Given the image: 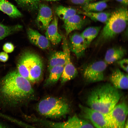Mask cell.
Listing matches in <instances>:
<instances>
[{"instance_id": "9a60e30c", "label": "cell", "mask_w": 128, "mask_h": 128, "mask_svg": "<svg viewBox=\"0 0 128 128\" xmlns=\"http://www.w3.org/2000/svg\"><path fill=\"white\" fill-rule=\"evenodd\" d=\"M27 34L30 41L40 48L45 49L50 46V41L45 36L36 30L29 28L27 30Z\"/></svg>"}, {"instance_id": "484cf974", "label": "cell", "mask_w": 128, "mask_h": 128, "mask_svg": "<svg viewBox=\"0 0 128 128\" xmlns=\"http://www.w3.org/2000/svg\"><path fill=\"white\" fill-rule=\"evenodd\" d=\"M14 45L10 42H7L3 46V50L6 53L12 52L14 51Z\"/></svg>"}, {"instance_id": "83f0119b", "label": "cell", "mask_w": 128, "mask_h": 128, "mask_svg": "<svg viewBox=\"0 0 128 128\" xmlns=\"http://www.w3.org/2000/svg\"><path fill=\"white\" fill-rule=\"evenodd\" d=\"M73 4L77 5H85L94 1V0H70Z\"/></svg>"}, {"instance_id": "ba28073f", "label": "cell", "mask_w": 128, "mask_h": 128, "mask_svg": "<svg viewBox=\"0 0 128 128\" xmlns=\"http://www.w3.org/2000/svg\"><path fill=\"white\" fill-rule=\"evenodd\" d=\"M79 107L81 117L90 121L96 128H110L106 114L88 106L80 105Z\"/></svg>"}, {"instance_id": "f1b7e54d", "label": "cell", "mask_w": 128, "mask_h": 128, "mask_svg": "<svg viewBox=\"0 0 128 128\" xmlns=\"http://www.w3.org/2000/svg\"><path fill=\"white\" fill-rule=\"evenodd\" d=\"M9 58V56L7 53L5 52L0 53V61L3 62L7 61Z\"/></svg>"}, {"instance_id": "30bf717a", "label": "cell", "mask_w": 128, "mask_h": 128, "mask_svg": "<svg viewBox=\"0 0 128 128\" xmlns=\"http://www.w3.org/2000/svg\"><path fill=\"white\" fill-rule=\"evenodd\" d=\"M36 19V23L40 28L46 30L53 18V14L51 8L46 5L40 4Z\"/></svg>"}, {"instance_id": "d6986e66", "label": "cell", "mask_w": 128, "mask_h": 128, "mask_svg": "<svg viewBox=\"0 0 128 128\" xmlns=\"http://www.w3.org/2000/svg\"><path fill=\"white\" fill-rule=\"evenodd\" d=\"M110 0H102L94 2H90L83 5V9L87 12H102L108 7L107 3Z\"/></svg>"}, {"instance_id": "e0dca14e", "label": "cell", "mask_w": 128, "mask_h": 128, "mask_svg": "<svg viewBox=\"0 0 128 128\" xmlns=\"http://www.w3.org/2000/svg\"><path fill=\"white\" fill-rule=\"evenodd\" d=\"M0 11L13 18L20 17L22 16L15 5L6 0H0Z\"/></svg>"}, {"instance_id": "ac0fdd59", "label": "cell", "mask_w": 128, "mask_h": 128, "mask_svg": "<svg viewBox=\"0 0 128 128\" xmlns=\"http://www.w3.org/2000/svg\"><path fill=\"white\" fill-rule=\"evenodd\" d=\"M99 26H91L85 29L80 34L88 47L97 36L101 29Z\"/></svg>"}, {"instance_id": "7402d4cb", "label": "cell", "mask_w": 128, "mask_h": 128, "mask_svg": "<svg viewBox=\"0 0 128 128\" xmlns=\"http://www.w3.org/2000/svg\"><path fill=\"white\" fill-rule=\"evenodd\" d=\"M65 54L63 51L55 52L51 57L49 62L48 69L57 66H64L66 62Z\"/></svg>"}, {"instance_id": "d4e9b609", "label": "cell", "mask_w": 128, "mask_h": 128, "mask_svg": "<svg viewBox=\"0 0 128 128\" xmlns=\"http://www.w3.org/2000/svg\"><path fill=\"white\" fill-rule=\"evenodd\" d=\"M22 27V26L19 25L8 26L0 24V40L14 32L20 30Z\"/></svg>"}, {"instance_id": "5b68a950", "label": "cell", "mask_w": 128, "mask_h": 128, "mask_svg": "<svg viewBox=\"0 0 128 128\" xmlns=\"http://www.w3.org/2000/svg\"><path fill=\"white\" fill-rule=\"evenodd\" d=\"M37 110L41 115L50 118H58L69 112V105L64 99L48 97L41 100L38 104Z\"/></svg>"}, {"instance_id": "44dd1931", "label": "cell", "mask_w": 128, "mask_h": 128, "mask_svg": "<svg viewBox=\"0 0 128 128\" xmlns=\"http://www.w3.org/2000/svg\"><path fill=\"white\" fill-rule=\"evenodd\" d=\"M64 66H57L52 68L49 71V76L46 81L45 85H52L56 82L60 78Z\"/></svg>"}, {"instance_id": "4fadbf2b", "label": "cell", "mask_w": 128, "mask_h": 128, "mask_svg": "<svg viewBox=\"0 0 128 128\" xmlns=\"http://www.w3.org/2000/svg\"><path fill=\"white\" fill-rule=\"evenodd\" d=\"M58 18L55 15L47 27L45 33V37L54 45L59 43L62 39V36L58 31Z\"/></svg>"}, {"instance_id": "603a6c76", "label": "cell", "mask_w": 128, "mask_h": 128, "mask_svg": "<svg viewBox=\"0 0 128 128\" xmlns=\"http://www.w3.org/2000/svg\"><path fill=\"white\" fill-rule=\"evenodd\" d=\"M55 12L58 16L64 21L70 17L77 14V11L73 8L59 5L56 8Z\"/></svg>"}, {"instance_id": "7c38bea8", "label": "cell", "mask_w": 128, "mask_h": 128, "mask_svg": "<svg viewBox=\"0 0 128 128\" xmlns=\"http://www.w3.org/2000/svg\"><path fill=\"white\" fill-rule=\"evenodd\" d=\"M87 21L82 16L77 14L64 20V26L66 35L74 31L82 29L86 24Z\"/></svg>"}, {"instance_id": "f546056e", "label": "cell", "mask_w": 128, "mask_h": 128, "mask_svg": "<svg viewBox=\"0 0 128 128\" xmlns=\"http://www.w3.org/2000/svg\"><path fill=\"white\" fill-rule=\"evenodd\" d=\"M125 5H128V0H115Z\"/></svg>"}, {"instance_id": "52a82bcc", "label": "cell", "mask_w": 128, "mask_h": 128, "mask_svg": "<svg viewBox=\"0 0 128 128\" xmlns=\"http://www.w3.org/2000/svg\"><path fill=\"white\" fill-rule=\"evenodd\" d=\"M107 65L104 61L99 60L89 65L85 69L83 73L85 80L88 82L93 83L103 80L104 72Z\"/></svg>"}, {"instance_id": "6da1fadb", "label": "cell", "mask_w": 128, "mask_h": 128, "mask_svg": "<svg viewBox=\"0 0 128 128\" xmlns=\"http://www.w3.org/2000/svg\"><path fill=\"white\" fill-rule=\"evenodd\" d=\"M31 83L16 70L9 72L0 80V103L12 108L25 105L34 97Z\"/></svg>"}, {"instance_id": "4316f807", "label": "cell", "mask_w": 128, "mask_h": 128, "mask_svg": "<svg viewBox=\"0 0 128 128\" xmlns=\"http://www.w3.org/2000/svg\"><path fill=\"white\" fill-rule=\"evenodd\" d=\"M117 62L121 67L126 72H128V59H122Z\"/></svg>"}, {"instance_id": "d6a6232c", "label": "cell", "mask_w": 128, "mask_h": 128, "mask_svg": "<svg viewBox=\"0 0 128 128\" xmlns=\"http://www.w3.org/2000/svg\"><path fill=\"white\" fill-rule=\"evenodd\" d=\"M42 0L46 1H59L61 0Z\"/></svg>"}, {"instance_id": "8fae6325", "label": "cell", "mask_w": 128, "mask_h": 128, "mask_svg": "<svg viewBox=\"0 0 128 128\" xmlns=\"http://www.w3.org/2000/svg\"><path fill=\"white\" fill-rule=\"evenodd\" d=\"M69 46L70 51L74 53L78 58L83 55L87 47L80 34L75 33L70 37Z\"/></svg>"}, {"instance_id": "1f68e13d", "label": "cell", "mask_w": 128, "mask_h": 128, "mask_svg": "<svg viewBox=\"0 0 128 128\" xmlns=\"http://www.w3.org/2000/svg\"><path fill=\"white\" fill-rule=\"evenodd\" d=\"M124 128H128V122L127 120V121H126Z\"/></svg>"}, {"instance_id": "3957f363", "label": "cell", "mask_w": 128, "mask_h": 128, "mask_svg": "<svg viewBox=\"0 0 128 128\" xmlns=\"http://www.w3.org/2000/svg\"><path fill=\"white\" fill-rule=\"evenodd\" d=\"M127 9L121 7L111 13L110 16L101 32L96 41L98 45L113 39L123 31L128 23Z\"/></svg>"}, {"instance_id": "7a4b0ae2", "label": "cell", "mask_w": 128, "mask_h": 128, "mask_svg": "<svg viewBox=\"0 0 128 128\" xmlns=\"http://www.w3.org/2000/svg\"><path fill=\"white\" fill-rule=\"evenodd\" d=\"M122 95L119 90L111 84L105 83L94 88L89 92L86 103L88 107L106 114L118 103Z\"/></svg>"}, {"instance_id": "4dcf8cb0", "label": "cell", "mask_w": 128, "mask_h": 128, "mask_svg": "<svg viewBox=\"0 0 128 128\" xmlns=\"http://www.w3.org/2000/svg\"><path fill=\"white\" fill-rule=\"evenodd\" d=\"M0 128H10L7 125L0 121Z\"/></svg>"}, {"instance_id": "5bb4252c", "label": "cell", "mask_w": 128, "mask_h": 128, "mask_svg": "<svg viewBox=\"0 0 128 128\" xmlns=\"http://www.w3.org/2000/svg\"><path fill=\"white\" fill-rule=\"evenodd\" d=\"M110 79L111 84L116 88L128 89V74L124 73L119 69H116L113 71L110 76Z\"/></svg>"}, {"instance_id": "ffe728a7", "label": "cell", "mask_w": 128, "mask_h": 128, "mask_svg": "<svg viewBox=\"0 0 128 128\" xmlns=\"http://www.w3.org/2000/svg\"><path fill=\"white\" fill-rule=\"evenodd\" d=\"M79 13L90 18L95 21H99L105 23L108 21L111 13L107 12H87L81 11Z\"/></svg>"}, {"instance_id": "9c48e42d", "label": "cell", "mask_w": 128, "mask_h": 128, "mask_svg": "<svg viewBox=\"0 0 128 128\" xmlns=\"http://www.w3.org/2000/svg\"><path fill=\"white\" fill-rule=\"evenodd\" d=\"M63 40V48L66 57V62L60 77L61 83H64L71 80L77 76L78 72L71 60L69 44L65 38Z\"/></svg>"}, {"instance_id": "2e32d148", "label": "cell", "mask_w": 128, "mask_h": 128, "mask_svg": "<svg viewBox=\"0 0 128 128\" xmlns=\"http://www.w3.org/2000/svg\"><path fill=\"white\" fill-rule=\"evenodd\" d=\"M126 53V50L122 47L112 48L106 52L104 61L107 64H111L122 59Z\"/></svg>"}, {"instance_id": "277c9868", "label": "cell", "mask_w": 128, "mask_h": 128, "mask_svg": "<svg viewBox=\"0 0 128 128\" xmlns=\"http://www.w3.org/2000/svg\"><path fill=\"white\" fill-rule=\"evenodd\" d=\"M42 60L37 54L29 51L23 53L18 59L16 69L21 76L34 83L39 81L42 74Z\"/></svg>"}, {"instance_id": "cb8c5ba5", "label": "cell", "mask_w": 128, "mask_h": 128, "mask_svg": "<svg viewBox=\"0 0 128 128\" xmlns=\"http://www.w3.org/2000/svg\"><path fill=\"white\" fill-rule=\"evenodd\" d=\"M22 8L29 12L38 9L40 0H14Z\"/></svg>"}, {"instance_id": "8992f818", "label": "cell", "mask_w": 128, "mask_h": 128, "mask_svg": "<svg viewBox=\"0 0 128 128\" xmlns=\"http://www.w3.org/2000/svg\"><path fill=\"white\" fill-rule=\"evenodd\" d=\"M128 105L124 101L117 104L106 116L110 128H124L128 114Z\"/></svg>"}]
</instances>
